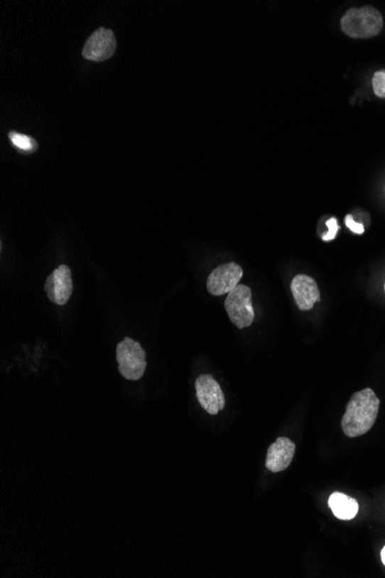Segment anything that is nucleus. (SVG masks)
Returning <instances> with one entry per match:
<instances>
[{
  "label": "nucleus",
  "mask_w": 385,
  "mask_h": 578,
  "mask_svg": "<svg viewBox=\"0 0 385 578\" xmlns=\"http://www.w3.org/2000/svg\"><path fill=\"white\" fill-rule=\"evenodd\" d=\"M379 400L370 388L355 392L346 405L342 429L349 438H358L373 429L379 414Z\"/></svg>",
  "instance_id": "1"
},
{
  "label": "nucleus",
  "mask_w": 385,
  "mask_h": 578,
  "mask_svg": "<svg viewBox=\"0 0 385 578\" xmlns=\"http://www.w3.org/2000/svg\"><path fill=\"white\" fill-rule=\"evenodd\" d=\"M342 31L353 38H370L377 36L383 28V16L373 6L351 9L340 21Z\"/></svg>",
  "instance_id": "2"
},
{
  "label": "nucleus",
  "mask_w": 385,
  "mask_h": 578,
  "mask_svg": "<svg viewBox=\"0 0 385 578\" xmlns=\"http://www.w3.org/2000/svg\"><path fill=\"white\" fill-rule=\"evenodd\" d=\"M116 361L119 372L125 379L138 381L147 368L146 352L140 343L126 337L116 346Z\"/></svg>",
  "instance_id": "3"
},
{
  "label": "nucleus",
  "mask_w": 385,
  "mask_h": 578,
  "mask_svg": "<svg viewBox=\"0 0 385 578\" xmlns=\"http://www.w3.org/2000/svg\"><path fill=\"white\" fill-rule=\"evenodd\" d=\"M225 309L231 322L236 324L239 329L249 327L255 318L251 289L247 285L239 284L227 294Z\"/></svg>",
  "instance_id": "4"
},
{
  "label": "nucleus",
  "mask_w": 385,
  "mask_h": 578,
  "mask_svg": "<svg viewBox=\"0 0 385 578\" xmlns=\"http://www.w3.org/2000/svg\"><path fill=\"white\" fill-rule=\"evenodd\" d=\"M116 40L114 31L99 28L94 31L83 46L82 55L92 62H104L114 55Z\"/></svg>",
  "instance_id": "5"
},
{
  "label": "nucleus",
  "mask_w": 385,
  "mask_h": 578,
  "mask_svg": "<svg viewBox=\"0 0 385 578\" xmlns=\"http://www.w3.org/2000/svg\"><path fill=\"white\" fill-rule=\"evenodd\" d=\"M244 272L238 263L229 262L217 267L209 275L207 281V289L212 296L229 294L234 290L242 279Z\"/></svg>",
  "instance_id": "6"
},
{
  "label": "nucleus",
  "mask_w": 385,
  "mask_h": 578,
  "mask_svg": "<svg viewBox=\"0 0 385 578\" xmlns=\"http://www.w3.org/2000/svg\"><path fill=\"white\" fill-rule=\"evenodd\" d=\"M196 396L201 407L210 414H217L225 407V396L219 383L210 374H203L196 379Z\"/></svg>",
  "instance_id": "7"
},
{
  "label": "nucleus",
  "mask_w": 385,
  "mask_h": 578,
  "mask_svg": "<svg viewBox=\"0 0 385 578\" xmlns=\"http://www.w3.org/2000/svg\"><path fill=\"white\" fill-rule=\"evenodd\" d=\"M44 290L55 305L63 306L67 303L73 294V281L70 268L66 264H62L53 270L46 279Z\"/></svg>",
  "instance_id": "8"
},
{
  "label": "nucleus",
  "mask_w": 385,
  "mask_h": 578,
  "mask_svg": "<svg viewBox=\"0 0 385 578\" xmlns=\"http://www.w3.org/2000/svg\"><path fill=\"white\" fill-rule=\"evenodd\" d=\"M291 290L301 311L312 309L315 303L321 300L318 283L310 276L303 274L295 276L291 283Z\"/></svg>",
  "instance_id": "9"
},
{
  "label": "nucleus",
  "mask_w": 385,
  "mask_h": 578,
  "mask_svg": "<svg viewBox=\"0 0 385 578\" xmlns=\"http://www.w3.org/2000/svg\"><path fill=\"white\" fill-rule=\"evenodd\" d=\"M295 444L288 438H278L270 446L266 454V466L269 471H285L293 461Z\"/></svg>",
  "instance_id": "10"
},
{
  "label": "nucleus",
  "mask_w": 385,
  "mask_h": 578,
  "mask_svg": "<svg viewBox=\"0 0 385 578\" xmlns=\"http://www.w3.org/2000/svg\"><path fill=\"white\" fill-rule=\"evenodd\" d=\"M329 507L333 515L342 520H353L359 511V503L351 496L335 492L329 498Z\"/></svg>",
  "instance_id": "11"
},
{
  "label": "nucleus",
  "mask_w": 385,
  "mask_h": 578,
  "mask_svg": "<svg viewBox=\"0 0 385 578\" xmlns=\"http://www.w3.org/2000/svg\"><path fill=\"white\" fill-rule=\"evenodd\" d=\"M9 139L12 141L13 144L18 147V149L23 150V151H31L36 148V141L29 138L28 135L20 134L16 132H11L9 133Z\"/></svg>",
  "instance_id": "12"
},
{
  "label": "nucleus",
  "mask_w": 385,
  "mask_h": 578,
  "mask_svg": "<svg viewBox=\"0 0 385 578\" xmlns=\"http://www.w3.org/2000/svg\"><path fill=\"white\" fill-rule=\"evenodd\" d=\"M374 92L379 98H385V70H379L374 74L373 77Z\"/></svg>",
  "instance_id": "13"
},
{
  "label": "nucleus",
  "mask_w": 385,
  "mask_h": 578,
  "mask_svg": "<svg viewBox=\"0 0 385 578\" xmlns=\"http://www.w3.org/2000/svg\"><path fill=\"white\" fill-rule=\"evenodd\" d=\"M327 227L329 231H327V233H324L322 239H323L324 242H330V240H333V239L336 238L337 232H338V230H340V225H338V222H337L336 218H332L327 220Z\"/></svg>",
  "instance_id": "14"
},
{
  "label": "nucleus",
  "mask_w": 385,
  "mask_h": 578,
  "mask_svg": "<svg viewBox=\"0 0 385 578\" xmlns=\"http://www.w3.org/2000/svg\"><path fill=\"white\" fill-rule=\"evenodd\" d=\"M346 227L351 230L352 232L357 233V235H362L364 232V225L358 222H355L352 218L351 215H347L345 218Z\"/></svg>",
  "instance_id": "15"
},
{
  "label": "nucleus",
  "mask_w": 385,
  "mask_h": 578,
  "mask_svg": "<svg viewBox=\"0 0 385 578\" xmlns=\"http://www.w3.org/2000/svg\"><path fill=\"white\" fill-rule=\"evenodd\" d=\"M381 559H382L383 564L385 566V546L382 548V552H381Z\"/></svg>",
  "instance_id": "16"
},
{
  "label": "nucleus",
  "mask_w": 385,
  "mask_h": 578,
  "mask_svg": "<svg viewBox=\"0 0 385 578\" xmlns=\"http://www.w3.org/2000/svg\"><path fill=\"white\" fill-rule=\"evenodd\" d=\"M384 290H385V284H384Z\"/></svg>",
  "instance_id": "17"
}]
</instances>
